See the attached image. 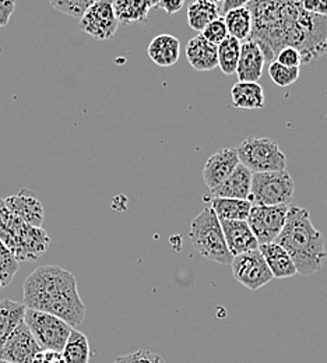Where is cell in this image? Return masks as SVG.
I'll use <instances>...</instances> for the list:
<instances>
[{"mask_svg":"<svg viewBox=\"0 0 327 363\" xmlns=\"http://www.w3.org/2000/svg\"><path fill=\"white\" fill-rule=\"evenodd\" d=\"M252 33L248 38L260 46L265 60L275 62L285 46L298 49L304 63L327 53V16L308 13L301 0H252Z\"/></svg>","mask_w":327,"mask_h":363,"instance_id":"cell-1","label":"cell"},{"mask_svg":"<svg viewBox=\"0 0 327 363\" xmlns=\"http://www.w3.org/2000/svg\"><path fill=\"white\" fill-rule=\"evenodd\" d=\"M23 303L27 309L38 311L65 320L77 327L86 318L76 277L57 266H43L31 272L23 284Z\"/></svg>","mask_w":327,"mask_h":363,"instance_id":"cell-2","label":"cell"},{"mask_svg":"<svg viewBox=\"0 0 327 363\" xmlns=\"http://www.w3.org/2000/svg\"><path fill=\"white\" fill-rule=\"evenodd\" d=\"M275 242L289 255L298 274L309 277L322 270L327 257L326 239L314 227L305 208L289 206L285 224Z\"/></svg>","mask_w":327,"mask_h":363,"instance_id":"cell-3","label":"cell"},{"mask_svg":"<svg viewBox=\"0 0 327 363\" xmlns=\"http://www.w3.org/2000/svg\"><path fill=\"white\" fill-rule=\"evenodd\" d=\"M0 240L18 263L38 260L50 246L47 232L13 216L4 204V199H0Z\"/></svg>","mask_w":327,"mask_h":363,"instance_id":"cell-4","label":"cell"},{"mask_svg":"<svg viewBox=\"0 0 327 363\" xmlns=\"http://www.w3.org/2000/svg\"><path fill=\"white\" fill-rule=\"evenodd\" d=\"M189 239L204 259L223 266L231 264L234 257L227 247L221 223L209 206L193 218L189 229Z\"/></svg>","mask_w":327,"mask_h":363,"instance_id":"cell-5","label":"cell"},{"mask_svg":"<svg viewBox=\"0 0 327 363\" xmlns=\"http://www.w3.org/2000/svg\"><path fill=\"white\" fill-rule=\"evenodd\" d=\"M239 162L252 174L282 171L287 167V157L279 144L270 138L248 137L235 148Z\"/></svg>","mask_w":327,"mask_h":363,"instance_id":"cell-6","label":"cell"},{"mask_svg":"<svg viewBox=\"0 0 327 363\" xmlns=\"http://www.w3.org/2000/svg\"><path fill=\"white\" fill-rule=\"evenodd\" d=\"M295 193V183L287 169L273 172H257L252 175L248 200L252 206L291 204Z\"/></svg>","mask_w":327,"mask_h":363,"instance_id":"cell-7","label":"cell"},{"mask_svg":"<svg viewBox=\"0 0 327 363\" xmlns=\"http://www.w3.org/2000/svg\"><path fill=\"white\" fill-rule=\"evenodd\" d=\"M24 323L43 351L62 352L73 327L53 315L27 309Z\"/></svg>","mask_w":327,"mask_h":363,"instance_id":"cell-8","label":"cell"},{"mask_svg":"<svg viewBox=\"0 0 327 363\" xmlns=\"http://www.w3.org/2000/svg\"><path fill=\"white\" fill-rule=\"evenodd\" d=\"M291 204L252 206L246 220L259 245L272 243L280 235Z\"/></svg>","mask_w":327,"mask_h":363,"instance_id":"cell-9","label":"cell"},{"mask_svg":"<svg viewBox=\"0 0 327 363\" xmlns=\"http://www.w3.org/2000/svg\"><path fill=\"white\" fill-rule=\"evenodd\" d=\"M119 27L113 0H98L80 17L79 28L98 41L111 40Z\"/></svg>","mask_w":327,"mask_h":363,"instance_id":"cell-10","label":"cell"},{"mask_svg":"<svg viewBox=\"0 0 327 363\" xmlns=\"http://www.w3.org/2000/svg\"><path fill=\"white\" fill-rule=\"evenodd\" d=\"M231 269L235 281L250 291H257L273 279V274L259 249L235 256L231 262Z\"/></svg>","mask_w":327,"mask_h":363,"instance_id":"cell-11","label":"cell"},{"mask_svg":"<svg viewBox=\"0 0 327 363\" xmlns=\"http://www.w3.org/2000/svg\"><path fill=\"white\" fill-rule=\"evenodd\" d=\"M41 351V347L23 321L3 345L0 359L11 363H31L34 357Z\"/></svg>","mask_w":327,"mask_h":363,"instance_id":"cell-12","label":"cell"},{"mask_svg":"<svg viewBox=\"0 0 327 363\" xmlns=\"http://www.w3.org/2000/svg\"><path fill=\"white\" fill-rule=\"evenodd\" d=\"M4 204L13 216L20 218L26 224L33 227L43 228L44 218H45V210L34 191L24 189L17 194H13L4 199Z\"/></svg>","mask_w":327,"mask_h":363,"instance_id":"cell-13","label":"cell"},{"mask_svg":"<svg viewBox=\"0 0 327 363\" xmlns=\"http://www.w3.org/2000/svg\"><path fill=\"white\" fill-rule=\"evenodd\" d=\"M239 164L235 148H223L213 154L204 164L203 181L209 190L220 186L226 181Z\"/></svg>","mask_w":327,"mask_h":363,"instance_id":"cell-14","label":"cell"},{"mask_svg":"<svg viewBox=\"0 0 327 363\" xmlns=\"http://www.w3.org/2000/svg\"><path fill=\"white\" fill-rule=\"evenodd\" d=\"M265 63L266 60L260 46L246 40L240 44V53L235 74L238 76L239 82L257 83L263 74Z\"/></svg>","mask_w":327,"mask_h":363,"instance_id":"cell-15","label":"cell"},{"mask_svg":"<svg viewBox=\"0 0 327 363\" xmlns=\"http://www.w3.org/2000/svg\"><path fill=\"white\" fill-rule=\"evenodd\" d=\"M226 243L230 253L239 256L242 253L259 249V243L246 221H220Z\"/></svg>","mask_w":327,"mask_h":363,"instance_id":"cell-16","label":"cell"},{"mask_svg":"<svg viewBox=\"0 0 327 363\" xmlns=\"http://www.w3.org/2000/svg\"><path fill=\"white\" fill-rule=\"evenodd\" d=\"M252 172L243 167L240 162L235 168L234 172L223 182L220 186L210 190V197H223V199H238L248 200L252 184Z\"/></svg>","mask_w":327,"mask_h":363,"instance_id":"cell-17","label":"cell"},{"mask_svg":"<svg viewBox=\"0 0 327 363\" xmlns=\"http://www.w3.org/2000/svg\"><path fill=\"white\" fill-rule=\"evenodd\" d=\"M187 57L190 66L197 72H210L218 67L217 45L209 43L201 34L187 43Z\"/></svg>","mask_w":327,"mask_h":363,"instance_id":"cell-18","label":"cell"},{"mask_svg":"<svg viewBox=\"0 0 327 363\" xmlns=\"http://www.w3.org/2000/svg\"><path fill=\"white\" fill-rule=\"evenodd\" d=\"M203 201L209 203V207L220 221H246L252 208V203L249 200L210 197L206 194L203 196Z\"/></svg>","mask_w":327,"mask_h":363,"instance_id":"cell-19","label":"cell"},{"mask_svg":"<svg viewBox=\"0 0 327 363\" xmlns=\"http://www.w3.org/2000/svg\"><path fill=\"white\" fill-rule=\"evenodd\" d=\"M147 55L157 66L171 67L179 60V40L170 34L157 35L147 48Z\"/></svg>","mask_w":327,"mask_h":363,"instance_id":"cell-20","label":"cell"},{"mask_svg":"<svg viewBox=\"0 0 327 363\" xmlns=\"http://www.w3.org/2000/svg\"><path fill=\"white\" fill-rule=\"evenodd\" d=\"M259 252L262 253L267 267L273 274V278H291L298 274L292 263V259L279 243L272 242L266 245H259Z\"/></svg>","mask_w":327,"mask_h":363,"instance_id":"cell-21","label":"cell"},{"mask_svg":"<svg viewBox=\"0 0 327 363\" xmlns=\"http://www.w3.org/2000/svg\"><path fill=\"white\" fill-rule=\"evenodd\" d=\"M26 311L27 308L21 302L0 301V351L11 333L24 321Z\"/></svg>","mask_w":327,"mask_h":363,"instance_id":"cell-22","label":"cell"},{"mask_svg":"<svg viewBox=\"0 0 327 363\" xmlns=\"http://www.w3.org/2000/svg\"><path fill=\"white\" fill-rule=\"evenodd\" d=\"M235 108L262 109L265 106V90L259 83L238 82L231 90Z\"/></svg>","mask_w":327,"mask_h":363,"instance_id":"cell-23","label":"cell"},{"mask_svg":"<svg viewBox=\"0 0 327 363\" xmlns=\"http://www.w3.org/2000/svg\"><path fill=\"white\" fill-rule=\"evenodd\" d=\"M220 17L218 4L206 1V0H194L187 7V24L194 31H203L211 21Z\"/></svg>","mask_w":327,"mask_h":363,"instance_id":"cell-24","label":"cell"},{"mask_svg":"<svg viewBox=\"0 0 327 363\" xmlns=\"http://www.w3.org/2000/svg\"><path fill=\"white\" fill-rule=\"evenodd\" d=\"M150 9L148 0H113L115 16L122 26L145 21Z\"/></svg>","mask_w":327,"mask_h":363,"instance_id":"cell-25","label":"cell"},{"mask_svg":"<svg viewBox=\"0 0 327 363\" xmlns=\"http://www.w3.org/2000/svg\"><path fill=\"white\" fill-rule=\"evenodd\" d=\"M223 18L227 26V31H228L230 37L238 40L239 43L246 41L250 37L252 14H250L248 6L227 11Z\"/></svg>","mask_w":327,"mask_h":363,"instance_id":"cell-26","label":"cell"},{"mask_svg":"<svg viewBox=\"0 0 327 363\" xmlns=\"http://www.w3.org/2000/svg\"><path fill=\"white\" fill-rule=\"evenodd\" d=\"M65 363H89L90 362V344L87 337L77 331V330H72L70 337L63 348V351L60 352Z\"/></svg>","mask_w":327,"mask_h":363,"instance_id":"cell-27","label":"cell"},{"mask_svg":"<svg viewBox=\"0 0 327 363\" xmlns=\"http://www.w3.org/2000/svg\"><path fill=\"white\" fill-rule=\"evenodd\" d=\"M240 44L242 43L228 35L220 45L217 46L218 67L227 76L236 73L239 53H240Z\"/></svg>","mask_w":327,"mask_h":363,"instance_id":"cell-28","label":"cell"},{"mask_svg":"<svg viewBox=\"0 0 327 363\" xmlns=\"http://www.w3.org/2000/svg\"><path fill=\"white\" fill-rule=\"evenodd\" d=\"M20 269V263L0 240V291L11 284Z\"/></svg>","mask_w":327,"mask_h":363,"instance_id":"cell-29","label":"cell"},{"mask_svg":"<svg viewBox=\"0 0 327 363\" xmlns=\"http://www.w3.org/2000/svg\"><path fill=\"white\" fill-rule=\"evenodd\" d=\"M299 69L298 67H287L282 66L277 60L272 62L269 66V76L272 82L279 87H288L294 84L299 79Z\"/></svg>","mask_w":327,"mask_h":363,"instance_id":"cell-30","label":"cell"},{"mask_svg":"<svg viewBox=\"0 0 327 363\" xmlns=\"http://www.w3.org/2000/svg\"><path fill=\"white\" fill-rule=\"evenodd\" d=\"M95 1L98 0H49L55 10L74 18H80Z\"/></svg>","mask_w":327,"mask_h":363,"instance_id":"cell-31","label":"cell"},{"mask_svg":"<svg viewBox=\"0 0 327 363\" xmlns=\"http://www.w3.org/2000/svg\"><path fill=\"white\" fill-rule=\"evenodd\" d=\"M201 35L211 44L214 45H220L227 37H228V31H227V26L224 23L223 17H218L217 20L211 21L203 31Z\"/></svg>","mask_w":327,"mask_h":363,"instance_id":"cell-32","label":"cell"},{"mask_svg":"<svg viewBox=\"0 0 327 363\" xmlns=\"http://www.w3.org/2000/svg\"><path fill=\"white\" fill-rule=\"evenodd\" d=\"M113 363H167L162 357L148 350H139L132 354L119 357Z\"/></svg>","mask_w":327,"mask_h":363,"instance_id":"cell-33","label":"cell"},{"mask_svg":"<svg viewBox=\"0 0 327 363\" xmlns=\"http://www.w3.org/2000/svg\"><path fill=\"white\" fill-rule=\"evenodd\" d=\"M276 60L281 63L282 66H287V67H298L304 63L302 62V55L298 49L292 48V46H285L282 48L280 52L277 53L276 56Z\"/></svg>","mask_w":327,"mask_h":363,"instance_id":"cell-34","label":"cell"},{"mask_svg":"<svg viewBox=\"0 0 327 363\" xmlns=\"http://www.w3.org/2000/svg\"><path fill=\"white\" fill-rule=\"evenodd\" d=\"M301 6L308 13L316 16H327V0H301Z\"/></svg>","mask_w":327,"mask_h":363,"instance_id":"cell-35","label":"cell"},{"mask_svg":"<svg viewBox=\"0 0 327 363\" xmlns=\"http://www.w3.org/2000/svg\"><path fill=\"white\" fill-rule=\"evenodd\" d=\"M16 0H0V28L10 23V17L14 13Z\"/></svg>","mask_w":327,"mask_h":363,"instance_id":"cell-36","label":"cell"},{"mask_svg":"<svg viewBox=\"0 0 327 363\" xmlns=\"http://www.w3.org/2000/svg\"><path fill=\"white\" fill-rule=\"evenodd\" d=\"M184 3H185V0H161L158 3L157 9H162L168 16H172L182 9Z\"/></svg>","mask_w":327,"mask_h":363,"instance_id":"cell-37","label":"cell"},{"mask_svg":"<svg viewBox=\"0 0 327 363\" xmlns=\"http://www.w3.org/2000/svg\"><path fill=\"white\" fill-rule=\"evenodd\" d=\"M252 0H224L223 1V6H221V11L226 14L227 11L230 10H234V9H239V7H245L250 3Z\"/></svg>","mask_w":327,"mask_h":363,"instance_id":"cell-38","label":"cell"},{"mask_svg":"<svg viewBox=\"0 0 327 363\" xmlns=\"http://www.w3.org/2000/svg\"><path fill=\"white\" fill-rule=\"evenodd\" d=\"M148 1H150L151 7H157V6H158V3H160L161 0H148Z\"/></svg>","mask_w":327,"mask_h":363,"instance_id":"cell-39","label":"cell"},{"mask_svg":"<svg viewBox=\"0 0 327 363\" xmlns=\"http://www.w3.org/2000/svg\"><path fill=\"white\" fill-rule=\"evenodd\" d=\"M206 1H210V3H214V4H218V3H223L224 0H206Z\"/></svg>","mask_w":327,"mask_h":363,"instance_id":"cell-40","label":"cell"},{"mask_svg":"<svg viewBox=\"0 0 327 363\" xmlns=\"http://www.w3.org/2000/svg\"><path fill=\"white\" fill-rule=\"evenodd\" d=\"M0 363H11V362H7V361H1V359H0Z\"/></svg>","mask_w":327,"mask_h":363,"instance_id":"cell-41","label":"cell"}]
</instances>
